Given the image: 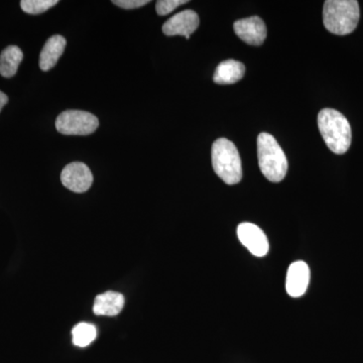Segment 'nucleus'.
Segmentation results:
<instances>
[{"label": "nucleus", "mask_w": 363, "mask_h": 363, "mask_svg": "<svg viewBox=\"0 0 363 363\" xmlns=\"http://www.w3.org/2000/svg\"><path fill=\"white\" fill-rule=\"evenodd\" d=\"M123 296L121 294L108 291L98 295L95 298L93 312L97 316H117L123 311Z\"/></svg>", "instance_id": "12"}, {"label": "nucleus", "mask_w": 363, "mask_h": 363, "mask_svg": "<svg viewBox=\"0 0 363 363\" xmlns=\"http://www.w3.org/2000/svg\"><path fill=\"white\" fill-rule=\"evenodd\" d=\"M7 102H9V97L2 91H0V112H1L4 105L7 104Z\"/></svg>", "instance_id": "19"}, {"label": "nucleus", "mask_w": 363, "mask_h": 363, "mask_svg": "<svg viewBox=\"0 0 363 363\" xmlns=\"http://www.w3.org/2000/svg\"><path fill=\"white\" fill-rule=\"evenodd\" d=\"M112 4L124 9H135L150 4L149 0H113Z\"/></svg>", "instance_id": "18"}, {"label": "nucleus", "mask_w": 363, "mask_h": 363, "mask_svg": "<svg viewBox=\"0 0 363 363\" xmlns=\"http://www.w3.org/2000/svg\"><path fill=\"white\" fill-rule=\"evenodd\" d=\"M310 283L309 266L302 260L293 262L286 274V289L293 298L302 297Z\"/></svg>", "instance_id": "10"}, {"label": "nucleus", "mask_w": 363, "mask_h": 363, "mask_svg": "<svg viewBox=\"0 0 363 363\" xmlns=\"http://www.w3.org/2000/svg\"><path fill=\"white\" fill-rule=\"evenodd\" d=\"M58 2V0H23L21 1V7L26 13L40 14L52 9Z\"/></svg>", "instance_id": "16"}, {"label": "nucleus", "mask_w": 363, "mask_h": 363, "mask_svg": "<svg viewBox=\"0 0 363 363\" xmlns=\"http://www.w3.org/2000/svg\"><path fill=\"white\" fill-rule=\"evenodd\" d=\"M62 184L75 193H84L93 183L90 169L83 162H72L66 166L61 174Z\"/></svg>", "instance_id": "7"}, {"label": "nucleus", "mask_w": 363, "mask_h": 363, "mask_svg": "<svg viewBox=\"0 0 363 363\" xmlns=\"http://www.w3.org/2000/svg\"><path fill=\"white\" fill-rule=\"evenodd\" d=\"M211 155L216 175L227 185L240 183L242 179V164L234 143L226 138H219L212 145Z\"/></svg>", "instance_id": "4"}, {"label": "nucleus", "mask_w": 363, "mask_h": 363, "mask_svg": "<svg viewBox=\"0 0 363 363\" xmlns=\"http://www.w3.org/2000/svg\"><path fill=\"white\" fill-rule=\"evenodd\" d=\"M23 59V52L16 45H9L0 55V75L11 78L16 75Z\"/></svg>", "instance_id": "14"}, {"label": "nucleus", "mask_w": 363, "mask_h": 363, "mask_svg": "<svg viewBox=\"0 0 363 363\" xmlns=\"http://www.w3.org/2000/svg\"><path fill=\"white\" fill-rule=\"evenodd\" d=\"M360 18L357 0H327L324 4L323 23L334 35H345L357 28Z\"/></svg>", "instance_id": "2"}, {"label": "nucleus", "mask_w": 363, "mask_h": 363, "mask_svg": "<svg viewBox=\"0 0 363 363\" xmlns=\"http://www.w3.org/2000/svg\"><path fill=\"white\" fill-rule=\"evenodd\" d=\"M238 236L240 242L255 257H264L269 250L266 234L255 224L243 222L238 227Z\"/></svg>", "instance_id": "6"}, {"label": "nucleus", "mask_w": 363, "mask_h": 363, "mask_svg": "<svg viewBox=\"0 0 363 363\" xmlns=\"http://www.w3.org/2000/svg\"><path fill=\"white\" fill-rule=\"evenodd\" d=\"M199 23L198 14L188 9L175 14L167 21L162 26V33L169 37L183 35L189 40L190 35L197 30Z\"/></svg>", "instance_id": "9"}, {"label": "nucleus", "mask_w": 363, "mask_h": 363, "mask_svg": "<svg viewBox=\"0 0 363 363\" xmlns=\"http://www.w3.org/2000/svg\"><path fill=\"white\" fill-rule=\"evenodd\" d=\"M245 73V66L242 63L235 60H226L217 66L213 80L216 84H234L243 78Z\"/></svg>", "instance_id": "13"}, {"label": "nucleus", "mask_w": 363, "mask_h": 363, "mask_svg": "<svg viewBox=\"0 0 363 363\" xmlns=\"http://www.w3.org/2000/svg\"><path fill=\"white\" fill-rule=\"evenodd\" d=\"M73 343L78 347H86L90 345L97 337V329L93 324L79 323L72 330Z\"/></svg>", "instance_id": "15"}, {"label": "nucleus", "mask_w": 363, "mask_h": 363, "mask_svg": "<svg viewBox=\"0 0 363 363\" xmlns=\"http://www.w3.org/2000/svg\"><path fill=\"white\" fill-rule=\"evenodd\" d=\"M257 157L260 171L267 180L279 183L288 172V160L278 142L269 133H260L257 138Z\"/></svg>", "instance_id": "3"}, {"label": "nucleus", "mask_w": 363, "mask_h": 363, "mask_svg": "<svg viewBox=\"0 0 363 363\" xmlns=\"http://www.w3.org/2000/svg\"><path fill=\"white\" fill-rule=\"evenodd\" d=\"M187 2V0H159L156 4V11L159 16H167L175 11L177 7Z\"/></svg>", "instance_id": "17"}, {"label": "nucleus", "mask_w": 363, "mask_h": 363, "mask_svg": "<svg viewBox=\"0 0 363 363\" xmlns=\"http://www.w3.org/2000/svg\"><path fill=\"white\" fill-rule=\"evenodd\" d=\"M318 128L327 147L334 154L343 155L350 150L352 138L350 124L341 112L322 109L318 114Z\"/></svg>", "instance_id": "1"}, {"label": "nucleus", "mask_w": 363, "mask_h": 363, "mask_svg": "<svg viewBox=\"0 0 363 363\" xmlns=\"http://www.w3.org/2000/svg\"><path fill=\"white\" fill-rule=\"evenodd\" d=\"M65 38L62 35H52L45 42L40 55V68L43 71H50L58 63L66 48Z\"/></svg>", "instance_id": "11"}, {"label": "nucleus", "mask_w": 363, "mask_h": 363, "mask_svg": "<svg viewBox=\"0 0 363 363\" xmlns=\"http://www.w3.org/2000/svg\"><path fill=\"white\" fill-rule=\"evenodd\" d=\"M233 30L238 37L248 45H260L264 44L267 39L266 23L259 16H250L235 21Z\"/></svg>", "instance_id": "8"}, {"label": "nucleus", "mask_w": 363, "mask_h": 363, "mask_svg": "<svg viewBox=\"0 0 363 363\" xmlns=\"http://www.w3.org/2000/svg\"><path fill=\"white\" fill-rule=\"evenodd\" d=\"M99 125L97 117L82 111L62 112L56 121V128L62 135H88L94 133Z\"/></svg>", "instance_id": "5"}]
</instances>
